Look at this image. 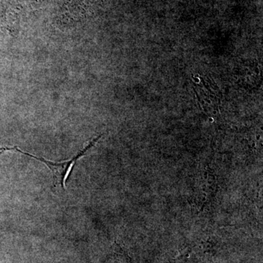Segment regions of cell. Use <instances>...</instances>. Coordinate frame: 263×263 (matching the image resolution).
Listing matches in <instances>:
<instances>
[{
	"label": "cell",
	"instance_id": "obj_1",
	"mask_svg": "<svg viewBox=\"0 0 263 263\" xmlns=\"http://www.w3.org/2000/svg\"><path fill=\"white\" fill-rule=\"evenodd\" d=\"M101 137L102 136H100L98 138H95L92 141L90 142L86 148L79 152L75 157H72L70 160L65 161V162H51V161L45 160L44 158H41V157H35V156L29 153H27L26 156L32 157L34 160L40 161V162L46 164L48 168L51 170L52 174H53V183H54L55 186L60 185L63 190H65L67 179L70 177L71 173L73 171L77 161L80 160L81 157H84L86 155V152H88V150H89L91 147L94 146L98 143V141Z\"/></svg>",
	"mask_w": 263,
	"mask_h": 263
}]
</instances>
